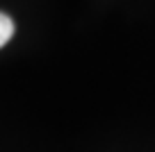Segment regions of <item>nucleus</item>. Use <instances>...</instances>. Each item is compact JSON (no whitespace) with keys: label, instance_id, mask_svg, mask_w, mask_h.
Returning a JSON list of instances; mask_svg holds the SVG:
<instances>
[{"label":"nucleus","instance_id":"nucleus-1","mask_svg":"<svg viewBox=\"0 0 155 152\" xmlns=\"http://www.w3.org/2000/svg\"><path fill=\"white\" fill-rule=\"evenodd\" d=\"M12 36H14V21H12L7 14L0 11V48L5 46Z\"/></svg>","mask_w":155,"mask_h":152}]
</instances>
